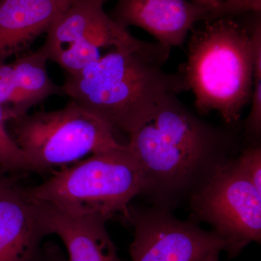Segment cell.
Returning a JSON list of instances; mask_svg holds the SVG:
<instances>
[{
	"label": "cell",
	"instance_id": "1",
	"mask_svg": "<svg viewBox=\"0 0 261 261\" xmlns=\"http://www.w3.org/2000/svg\"><path fill=\"white\" fill-rule=\"evenodd\" d=\"M128 136L142 171L141 195L171 211L241 151L236 132L201 119L174 94L163 97L151 119Z\"/></svg>",
	"mask_w": 261,
	"mask_h": 261
},
{
	"label": "cell",
	"instance_id": "2",
	"mask_svg": "<svg viewBox=\"0 0 261 261\" xmlns=\"http://www.w3.org/2000/svg\"><path fill=\"white\" fill-rule=\"evenodd\" d=\"M170 51L114 48L80 71L68 73L63 94L113 130L129 135L151 119L163 97L188 90L180 72L163 68Z\"/></svg>",
	"mask_w": 261,
	"mask_h": 261
},
{
	"label": "cell",
	"instance_id": "3",
	"mask_svg": "<svg viewBox=\"0 0 261 261\" xmlns=\"http://www.w3.org/2000/svg\"><path fill=\"white\" fill-rule=\"evenodd\" d=\"M235 16L194 29L180 71L198 112L216 111L227 125L236 124L250 102L255 68L254 23L247 27Z\"/></svg>",
	"mask_w": 261,
	"mask_h": 261
},
{
	"label": "cell",
	"instance_id": "4",
	"mask_svg": "<svg viewBox=\"0 0 261 261\" xmlns=\"http://www.w3.org/2000/svg\"><path fill=\"white\" fill-rule=\"evenodd\" d=\"M51 172L46 181L24 191L32 200L47 202L75 216L122 217L130 201L141 195L143 185L140 165L123 145Z\"/></svg>",
	"mask_w": 261,
	"mask_h": 261
},
{
	"label": "cell",
	"instance_id": "5",
	"mask_svg": "<svg viewBox=\"0 0 261 261\" xmlns=\"http://www.w3.org/2000/svg\"><path fill=\"white\" fill-rule=\"evenodd\" d=\"M29 171L44 173L121 144L106 122L70 101L64 108L22 115L7 122Z\"/></svg>",
	"mask_w": 261,
	"mask_h": 261
},
{
	"label": "cell",
	"instance_id": "6",
	"mask_svg": "<svg viewBox=\"0 0 261 261\" xmlns=\"http://www.w3.org/2000/svg\"><path fill=\"white\" fill-rule=\"evenodd\" d=\"M106 0H73L48 29L42 46L48 61L68 73H76L100 58V49L113 46L126 51H153L163 47L141 41L105 12Z\"/></svg>",
	"mask_w": 261,
	"mask_h": 261
},
{
	"label": "cell",
	"instance_id": "7",
	"mask_svg": "<svg viewBox=\"0 0 261 261\" xmlns=\"http://www.w3.org/2000/svg\"><path fill=\"white\" fill-rule=\"evenodd\" d=\"M232 161L225 165L190 199L196 222L211 225L224 242L228 257L261 240V192Z\"/></svg>",
	"mask_w": 261,
	"mask_h": 261
},
{
	"label": "cell",
	"instance_id": "8",
	"mask_svg": "<svg viewBox=\"0 0 261 261\" xmlns=\"http://www.w3.org/2000/svg\"><path fill=\"white\" fill-rule=\"evenodd\" d=\"M224 10L213 9L190 0H118L111 19L127 29L140 27L163 47H181L199 22L228 16Z\"/></svg>",
	"mask_w": 261,
	"mask_h": 261
},
{
	"label": "cell",
	"instance_id": "9",
	"mask_svg": "<svg viewBox=\"0 0 261 261\" xmlns=\"http://www.w3.org/2000/svg\"><path fill=\"white\" fill-rule=\"evenodd\" d=\"M47 235L37 203L12 178L0 191V261H39Z\"/></svg>",
	"mask_w": 261,
	"mask_h": 261
},
{
	"label": "cell",
	"instance_id": "10",
	"mask_svg": "<svg viewBox=\"0 0 261 261\" xmlns=\"http://www.w3.org/2000/svg\"><path fill=\"white\" fill-rule=\"evenodd\" d=\"M48 235H58L69 261H121L102 215L72 216L47 202L34 200Z\"/></svg>",
	"mask_w": 261,
	"mask_h": 261
},
{
	"label": "cell",
	"instance_id": "11",
	"mask_svg": "<svg viewBox=\"0 0 261 261\" xmlns=\"http://www.w3.org/2000/svg\"><path fill=\"white\" fill-rule=\"evenodd\" d=\"M133 230L132 261H200L211 252L203 239L172 220H150Z\"/></svg>",
	"mask_w": 261,
	"mask_h": 261
},
{
	"label": "cell",
	"instance_id": "12",
	"mask_svg": "<svg viewBox=\"0 0 261 261\" xmlns=\"http://www.w3.org/2000/svg\"><path fill=\"white\" fill-rule=\"evenodd\" d=\"M73 0H0V61L27 50Z\"/></svg>",
	"mask_w": 261,
	"mask_h": 261
},
{
	"label": "cell",
	"instance_id": "13",
	"mask_svg": "<svg viewBox=\"0 0 261 261\" xmlns=\"http://www.w3.org/2000/svg\"><path fill=\"white\" fill-rule=\"evenodd\" d=\"M47 55L42 47L10 63L15 82L31 107L53 95H63L62 87L48 75Z\"/></svg>",
	"mask_w": 261,
	"mask_h": 261
},
{
	"label": "cell",
	"instance_id": "14",
	"mask_svg": "<svg viewBox=\"0 0 261 261\" xmlns=\"http://www.w3.org/2000/svg\"><path fill=\"white\" fill-rule=\"evenodd\" d=\"M0 106L4 109L8 121L28 113L31 107L15 82L10 64L0 61Z\"/></svg>",
	"mask_w": 261,
	"mask_h": 261
},
{
	"label": "cell",
	"instance_id": "15",
	"mask_svg": "<svg viewBox=\"0 0 261 261\" xmlns=\"http://www.w3.org/2000/svg\"><path fill=\"white\" fill-rule=\"evenodd\" d=\"M4 109L0 106V167L7 173L29 171L23 152L10 135Z\"/></svg>",
	"mask_w": 261,
	"mask_h": 261
},
{
	"label": "cell",
	"instance_id": "16",
	"mask_svg": "<svg viewBox=\"0 0 261 261\" xmlns=\"http://www.w3.org/2000/svg\"><path fill=\"white\" fill-rule=\"evenodd\" d=\"M238 169L261 192V146L252 143L233 160Z\"/></svg>",
	"mask_w": 261,
	"mask_h": 261
},
{
	"label": "cell",
	"instance_id": "17",
	"mask_svg": "<svg viewBox=\"0 0 261 261\" xmlns=\"http://www.w3.org/2000/svg\"><path fill=\"white\" fill-rule=\"evenodd\" d=\"M250 102L251 109L245 122V134L252 143H258L261 134V69H255L254 71Z\"/></svg>",
	"mask_w": 261,
	"mask_h": 261
},
{
	"label": "cell",
	"instance_id": "18",
	"mask_svg": "<svg viewBox=\"0 0 261 261\" xmlns=\"http://www.w3.org/2000/svg\"><path fill=\"white\" fill-rule=\"evenodd\" d=\"M213 9L224 10L231 15H239L248 12L256 13L253 5L247 2L237 0H190Z\"/></svg>",
	"mask_w": 261,
	"mask_h": 261
},
{
	"label": "cell",
	"instance_id": "19",
	"mask_svg": "<svg viewBox=\"0 0 261 261\" xmlns=\"http://www.w3.org/2000/svg\"><path fill=\"white\" fill-rule=\"evenodd\" d=\"M39 261H69L68 257H65L58 245L55 243H46L42 247L40 257Z\"/></svg>",
	"mask_w": 261,
	"mask_h": 261
},
{
	"label": "cell",
	"instance_id": "20",
	"mask_svg": "<svg viewBox=\"0 0 261 261\" xmlns=\"http://www.w3.org/2000/svg\"><path fill=\"white\" fill-rule=\"evenodd\" d=\"M221 252L219 250H216V251L211 252L209 255L202 258L200 261H220L219 254Z\"/></svg>",
	"mask_w": 261,
	"mask_h": 261
},
{
	"label": "cell",
	"instance_id": "21",
	"mask_svg": "<svg viewBox=\"0 0 261 261\" xmlns=\"http://www.w3.org/2000/svg\"><path fill=\"white\" fill-rule=\"evenodd\" d=\"M237 1L247 2V3H250V4L253 5L254 8H255L257 13H260L261 0H237Z\"/></svg>",
	"mask_w": 261,
	"mask_h": 261
},
{
	"label": "cell",
	"instance_id": "22",
	"mask_svg": "<svg viewBox=\"0 0 261 261\" xmlns=\"http://www.w3.org/2000/svg\"><path fill=\"white\" fill-rule=\"evenodd\" d=\"M11 177H9V176H7L6 178H5V179H3V181L0 182V191H1L2 189L5 186V185H7V184L10 181V180L12 179Z\"/></svg>",
	"mask_w": 261,
	"mask_h": 261
},
{
	"label": "cell",
	"instance_id": "23",
	"mask_svg": "<svg viewBox=\"0 0 261 261\" xmlns=\"http://www.w3.org/2000/svg\"><path fill=\"white\" fill-rule=\"evenodd\" d=\"M7 173H5V172H0V182H1L2 181H3V179H5V178L7 177Z\"/></svg>",
	"mask_w": 261,
	"mask_h": 261
},
{
	"label": "cell",
	"instance_id": "24",
	"mask_svg": "<svg viewBox=\"0 0 261 261\" xmlns=\"http://www.w3.org/2000/svg\"><path fill=\"white\" fill-rule=\"evenodd\" d=\"M0 172H5V171H4V170L3 169V168L0 167ZM5 173H7V172H5Z\"/></svg>",
	"mask_w": 261,
	"mask_h": 261
},
{
	"label": "cell",
	"instance_id": "25",
	"mask_svg": "<svg viewBox=\"0 0 261 261\" xmlns=\"http://www.w3.org/2000/svg\"><path fill=\"white\" fill-rule=\"evenodd\" d=\"M106 1H107V0H106Z\"/></svg>",
	"mask_w": 261,
	"mask_h": 261
}]
</instances>
